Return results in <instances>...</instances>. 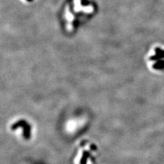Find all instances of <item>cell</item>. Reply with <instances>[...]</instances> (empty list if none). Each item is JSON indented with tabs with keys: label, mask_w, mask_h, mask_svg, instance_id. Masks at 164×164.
<instances>
[{
	"label": "cell",
	"mask_w": 164,
	"mask_h": 164,
	"mask_svg": "<svg viewBox=\"0 0 164 164\" xmlns=\"http://www.w3.org/2000/svg\"><path fill=\"white\" fill-rule=\"evenodd\" d=\"M156 55L155 56H153L151 57V60H160L162 58L164 57V50H162L159 48H157L155 50Z\"/></svg>",
	"instance_id": "cell-1"
},
{
	"label": "cell",
	"mask_w": 164,
	"mask_h": 164,
	"mask_svg": "<svg viewBox=\"0 0 164 164\" xmlns=\"http://www.w3.org/2000/svg\"><path fill=\"white\" fill-rule=\"evenodd\" d=\"M153 68L155 69H162L164 68V60H158L155 64L153 65Z\"/></svg>",
	"instance_id": "cell-2"
},
{
	"label": "cell",
	"mask_w": 164,
	"mask_h": 164,
	"mask_svg": "<svg viewBox=\"0 0 164 164\" xmlns=\"http://www.w3.org/2000/svg\"><path fill=\"white\" fill-rule=\"evenodd\" d=\"M90 154L88 152H84L83 153V157H82V159L81 160V162H80V163L81 164H86V161H87V159L88 157H89Z\"/></svg>",
	"instance_id": "cell-3"
},
{
	"label": "cell",
	"mask_w": 164,
	"mask_h": 164,
	"mask_svg": "<svg viewBox=\"0 0 164 164\" xmlns=\"http://www.w3.org/2000/svg\"><path fill=\"white\" fill-rule=\"evenodd\" d=\"M25 1H32V0H25Z\"/></svg>",
	"instance_id": "cell-4"
}]
</instances>
